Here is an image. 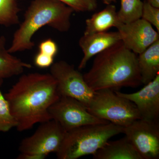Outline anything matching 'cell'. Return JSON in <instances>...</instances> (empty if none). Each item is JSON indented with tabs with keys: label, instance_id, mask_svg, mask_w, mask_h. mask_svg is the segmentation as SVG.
<instances>
[{
	"label": "cell",
	"instance_id": "cell-17",
	"mask_svg": "<svg viewBox=\"0 0 159 159\" xmlns=\"http://www.w3.org/2000/svg\"><path fill=\"white\" fill-rule=\"evenodd\" d=\"M121 7L117 11L120 22L128 24L142 17L143 2L141 0H120Z\"/></svg>",
	"mask_w": 159,
	"mask_h": 159
},
{
	"label": "cell",
	"instance_id": "cell-14",
	"mask_svg": "<svg viewBox=\"0 0 159 159\" xmlns=\"http://www.w3.org/2000/svg\"><path fill=\"white\" fill-rule=\"evenodd\" d=\"M142 84H147L159 74V39L137 56Z\"/></svg>",
	"mask_w": 159,
	"mask_h": 159
},
{
	"label": "cell",
	"instance_id": "cell-23",
	"mask_svg": "<svg viewBox=\"0 0 159 159\" xmlns=\"http://www.w3.org/2000/svg\"><path fill=\"white\" fill-rule=\"evenodd\" d=\"M54 58V57L39 52L34 57V64L40 68H46L53 64Z\"/></svg>",
	"mask_w": 159,
	"mask_h": 159
},
{
	"label": "cell",
	"instance_id": "cell-15",
	"mask_svg": "<svg viewBox=\"0 0 159 159\" xmlns=\"http://www.w3.org/2000/svg\"><path fill=\"white\" fill-rule=\"evenodd\" d=\"M31 67L30 64L9 53L6 48V37H0V84L3 79L20 75L25 69Z\"/></svg>",
	"mask_w": 159,
	"mask_h": 159
},
{
	"label": "cell",
	"instance_id": "cell-25",
	"mask_svg": "<svg viewBox=\"0 0 159 159\" xmlns=\"http://www.w3.org/2000/svg\"><path fill=\"white\" fill-rule=\"evenodd\" d=\"M104 4L107 5H110L112 3L115 2L116 0H101Z\"/></svg>",
	"mask_w": 159,
	"mask_h": 159
},
{
	"label": "cell",
	"instance_id": "cell-11",
	"mask_svg": "<svg viewBox=\"0 0 159 159\" xmlns=\"http://www.w3.org/2000/svg\"><path fill=\"white\" fill-rule=\"evenodd\" d=\"M115 93L134 103L141 119L159 121V74L140 91L132 93H124L119 91Z\"/></svg>",
	"mask_w": 159,
	"mask_h": 159
},
{
	"label": "cell",
	"instance_id": "cell-2",
	"mask_svg": "<svg viewBox=\"0 0 159 159\" xmlns=\"http://www.w3.org/2000/svg\"><path fill=\"white\" fill-rule=\"evenodd\" d=\"M137 55L120 41L96 55L84 80L93 92L138 87L142 83Z\"/></svg>",
	"mask_w": 159,
	"mask_h": 159
},
{
	"label": "cell",
	"instance_id": "cell-7",
	"mask_svg": "<svg viewBox=\"0 0 159 159\" xmlns=\"http://www.w3.org/2000/svg\"><path fill=\"white\" fill-rule=\"evenodd\" d=\"M51 67L50 74L56 80L60 96L74 98L87 107L95 92L88 85L83 75L64 61L53 63Z\"/></svg>",
	"mask_w": 159,
	"mask_h": 159
},
{
	"label": "cell",
	"instance_id": "cell-10",
	"mask_svg": "<svg viewBox=\"0 0 159 159\" xmlns=\"http://www.w3.org/2000/svg\"><path fill=\"white\" fill-rule=\"evenodd\" d=\"M116 28L125 47L136 54H140L159 39V32L142 18L128 24L119 22Z\"/></svg>",
	"mask_w": 159,
	"mask_h": 159
},
{
	"label": "cell",
	"instance_id": "cell-19",
	"mask_svg": "<svg viewBox=\"0 0 159 159\" xmlns=\"http://www.w3.org/2000/svg\"><path fill=\"white\" fill-rule=\"evenodd\" d=\"M17 125V122L11 113L8 101L0 90V132L9 131Z\"/></svg>",
	"mask_w": 159,
	"mask_h": 159
},
{
	"label": "cell",
	"instance_id": "cell-8",
	"mask_svg": "<svg viewBox=\"0 0 159 159\" xmlns=\"http://www.w3.org/2000/svg\"><path fill=\"white\" fill-rule=\"evenodd\" d=\"M49 112L52 119L66 132L84 125L109 122L90 113L86 107L78 100L66 96H60L50 107Z\"/></svg>",
	"mask_w": 159,
	"mask_h": 159
},
{
	"label": "cell",
	"instance_id": "cell-6",
	"mask_svg": "<svg viewBox=\"0 0 159 159\" xmlns=\"http://www.w3.org/2000/svg\"><path fill=\"white\" fill-rule=\"evenodd\" d=\"M66 131L55 120L41 123L34 133L23 139L19 147L18 159H44L59 150Z\"/></svg>",
	"mask_w": 159,
	"mask_h": 159
},
{
	"label": "cell",
	"instance_id": "cell-12",
	"mask_svg": "<svg viewBox=\"0 0 159 159\" xmlns=\"http://www.w3.org/2000/svg\"><path fill=\"white\" fill-rule=\"evenodd\" d=\"M121 41L119 31H104L84 34L79 41V45L84 55L78 66L81 70L86 66L90 58Z\"/></svg>",
	"mask_w": 159,
	"mask_h": 159
},
{
	"label": "cell",
	"instance_id": "cell-18",
	"mask_svg": "<svg viewBox=\"0 0 159 159\" xmlns=\"http://www.w3.org/2000/svg\"><path fill=\"white\" fill-rule=\"evenodd\" d=\"M18 0H0V25H13L19 23Z\"/></svg>",
	"mask_w": 159,
	"mask_h": 159
},
{
	"label": "cell",
	"instance_id": "cell-20",
	"mask_svg": "<svg viewBox=\"0 0 159 159\" xmlns=\"http://www.w3.org/2000/svg\"><path fill=\"white\" fill-rule=\"evenodd\" d=\"M72 8L74 11L89 12L97 9V0H58Z\"/></svg>",
	"mask_w": 159,
	"mask_h": 159
},
{
	"label": "cell",
	"instance_id": "cell-16",
	"mask_svg": "<svg viewBox=\"0 0 159 159\" xmlns=\"http://www.w3.org/2000/svg\"><path fill=\"white\" fill-rule=\"evenodd\" d=\"M119 22L116 6L112 4L107 5L105 9L86 20L84 34L107 31L112 27H116Z\"/></svg>",
	"mask_w": 159,
	"mask_h": 159
},
{
	"label": "cell",
	"instance_id": "cell-24",
	"mask_svg": "<svg viewBox=\"0 0 159 159\" xmlns=\"http://www.w3.org/2000/svg\"><path fill=\"white\" fill-rule=\"evenodd\" d=\"M147 1L152 6L159 8V0H147Z\"/></svg>",
	"mask_w": 159,
	"mask_h": 159
},
{
	"label": "cell",
	"instance_id": "cell-9",
	"mask_svg": "<svg viewBox=\"0 0 159 159\" xmlns=\"http://www.w3.org/2000/svg\"><path fill=\"white\" fill-rule=\"evenodd\" d=\"M122 133L142 159L159 158V121L138 119L123 127Z\"/></svg>",
	"mask_w": 159,
	"mask_h": 159
},
{
	"label": "cell",
	"instance_id": "cell-3",
	"mask_svg": "<svg viewBox=\"0 0 159 159\" xmlns=\"http://www.w3.org/2000/svg\"><path fill=\"white\" fill-rule=\"evenodd\" d=\"M74 10L58 0H33L25 14V18L15 32L8 49L14 53L30 50L34 47V34L41 28L48 26L60 32L68 31Z\"/></svg>",
	"mask_w": 159,
	"mask_h": 159
},
{
	"label": "cell",
	"instance_id": "cell-1",
	"mask_svg": "<svg viewBox=\"0 0 159 159\" xmlns=\"http://www.w3.org/2000/svg\"><path fill=\"white\" fill-rule=\"evenodd\" d=\"M4 96L20 132L51 120L49 108L60 97L53 76L38 73L21 76Z\"/></svg>",
	"mask_w": 159,
	"mask_h": 159
},
{
	"label": "cell",
	"instance_id": "cell-21",
	"mask_svg": "<svg viewBox=\"0 0 159 159\" xmlns=\"http://www.w3.org/2000/svg\"><path fill=\"white\" fill-rule=\"evenodd\" d=\"M141 18L150 23L159 32V8L154 7L148 1H145L143 2Z\"/></svg>",
	"mask_w": 159,
	"mask_h": 159
},
{
	"label": "cell",
	"instance_id": "cell-13",
	"mask_svg": "<svg viewBox=\"0 0 159 159\" xmlns=\"http://www.w3.org/2000/svg\"><path fill=\"white\" fill-rule=\"evenodd\" d=\"M94 159H142L128 139L108 141L93 155Z\"/></svg>",
	"mask_w": 159,
	"mask_h": 159
},
{
	"label": "cell",
	"instance_id": "cell-22",
	"mask_svg": "<svg viewBox=\"0 0 159 159\" xmlns=\"http://www.w3.org/2000/svg\"><path fill=\"white\" fill-rule=\"evenodd\" d=\"M39 52L54 57L58 51V47L56 43L51 39L43 41L39 46Z\"/></svg>",
	"mask_w": 159,
	"mask_h": 159
},
{
	"label": "cell",
	"instance_id": "cell-5",
	"mask_svg": "<svg viewBox=\"0 0 159 159\" xmlns=\"http://www.w3.org/2000/svg\"><path fill=\"white\" fill-rule=\"evenodd\" d=\"M87 108L94 116L122 127L141 119L134 103L111 89L95 92Z\"/></svg>",
	"mask_w": 159,
	"mask_h": 159
},
{
	"label": "cell",
	"instance_id": "cell-4",
	"mask_svg": "<svg viewBox=\"0 0 159 159\" xmlns=\"http://www.w3.org/2000/svg\"><path fill=\"white\" fill-rule=\"evenodd\" d=\"M123 129L108 122L84 125L67 131L56 153L57 159H77L94 154L111 138L122 133Z\"/></svg>",
	"mask_w": 159,
	"mask_h": 159
}]
</instances>
